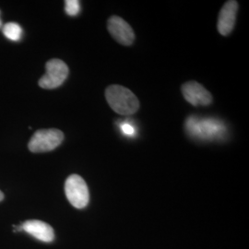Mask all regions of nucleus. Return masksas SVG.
Wrapping results in <instances>:
<instances>
[{"mask_svg":"<svg viewBox=\"0 0 249 249\" xmlns=\"http://www.w3.org/2000/svg\"><path fill=\"white\" fill-rule=\"evenodd\" d=\"M184 98L194 107H208L213 103V96L209 90L196 81H188L183 84Z\"/></svg>","mask_w":249,"mask_h":249,"instance_id":"7","label":"nucleus"},{"mask_svg":"<svg viewBox=\"0 0 249 249\" xmlns=\"http://www.w3.org/2000/svg\"><path fill=\"white\" fill-rule=\"evenodd\" d=\"M107 28L111 36L120 45H131L135 40V34L131 26L118 16H112L107 21Z\"/></svg>","mask_w":249,"mask_h":249,"instance_id":"6","label":"nucleus"},{"mask_svg":"<svg viewBox=\"0 0 249 249\" xmlns=\"http://www.w3.org/2000/svg\"><path fill=\"white\" fill-rule=\"evenodd\" d=\"M4 199V194L2 193V191H0V201H2Z\"/></svg>","mask_w":249,"mask_h":249,"instance_id":"13","label":"nucleus"},{"mask_svg":"<svg viewBox=\"0 0 249 249\" xmlns=\"http://www.w3.org/2000/svg\"><path fill=\"white\" fill-rule=\"evenodd\" d=\"M21 229L42 242L50 243L54 239V231L52 226L39 220L26 221L21 224Z\"/></svg>","mask_w":249,"mask_h":249,"instance_id":"9","label":"nucleus"},{"mask_svg":"<svg viewBox=\"0 0 249 249\" xmlns=\"http://www.w3.org/2000/svg\"><path fill=\"white\" fill-rule=\"evenodd\" d=\"M3 34L10 41L17 42L22 37V29L15 22H9L3 27Z\"/></svg>","mask_w":249,"mask_h":249,"instance_id":"10","label":"nucleus"},{"mask_svg":"<svg viewBox=\"0 0 249 249\" xmlns=\"http://www.w3.org/2000/svg\"><path fill=\"white\" fill-rule=\"evenodd\" d=\"M2 27V21H1V18H0V28Z\"/></svg>","mask_w":249,"mask_h":249,"instance_id":"14","label":"nucleus"},{"mask_svg":"<svg viewBox=\"0 0 249 249\" xmlns=\"http://www.w3.org/2000/svg\"><path fill=\"white\" fill-rule=\"evenodd\" d=\"M66 13L71 17L77 16L80 13V4L78 0H67L65 1Z\"/></svg>","mask_w":249,"mask_h":249,"instance_id":"11","label":"nucleus"},{"mask_svg":"<svg viewBox=\"0 0 249 249\" xmlns=\"http://www.w3.org/2000/svg\"><path fill=\"white\" fill-rule=\"evenodd\" d=\"M64 141V134L56 128L37 130L29 142L32 152H47L56 149Z\"/></svg>","mask_w":249,"mask_h":249,"instance_id":"3","label":"nucleus"},{"mask_svg":"<svg viewBox=\"0 0 249 249\" xmlns=\"http://www.w3.org/2000/svg\"><path fill=\"white\" fill-rule=\"evenodd\" d=\"M106 98L110 107L119 115L130 116L140 108V102L133 92L121 85H110L106 89Z\"/></svg>","mask_w":249,"mask_h":249,"instance_id":"1","label":"nucleus"},{"mask_svg":"<svg viewBox=\"0 0 249 249\" xmlns=\"http://www.w3.org/2000/svg\"><path fill=\"white\" fill-rule=\"evenodd\" d=\"M186 131L197 139L215 140L223 136L224 126L216 119L191 116L186 121Z\"/></svg>","mask_w":249,"mask_h":249,"instance_id":"2","label":"nucleus"},{"mask_svg":"<svg viewBox=\"0 0 249 249\" xmlns=\"http://www.w3.org/2000/svg\"><path fill=\"white\" fill-rule=\"evenodd\" d=\"M121 131L129 137H133L135 135V128L133 125L129 123H123L121 124Z\"/></svg>","mask_w":249,"mask_h":249,"instance_id":"12","label":"nucleus"},{"mask_svg":"<svg viewBox=\"0 0 249 249\" xmlns=\"http://www.w3.org/2000/svg\"><path fill=\"white\" fill-rule=\"evenodd\" d=\"M238 11V3L234 0L227 1L220 11L218 18V31L223 36H229L233 30L236 15Z\"/></svg>","mask_w":249,"mask_h":249,"instance_id":"8","label":"nucleus"},{"mask_svg":"<svg viewBox=\"0 0 249 249\" xmlns=\"http://www.w3.org/2000/svg\"><path fill=\"white\" fill-rule=\"evenodd\" d=\"M65 193L71 204L77 209H84L89 203V188L84 179L78 175H71L66 180Z\"/></svg>","mask_w":249,"mask_h":249,"instance_id":"4","label":"nucleus"},{"mask_svg":"<svg viewBox=\"0 0 249 249\" xmlns=\"http://www.w3.org/2000/svg\"><path fill=\"white\" fill-rule=\"evenodd\" d=\"M46 73L39 80L41 88L55 89L61 86L69 76V67L60 59H51L45 65Z\"/></svg>","mask_w":249,"mask_h":249,"instance_id":"5","label":"nucleus"}]
</instances>
